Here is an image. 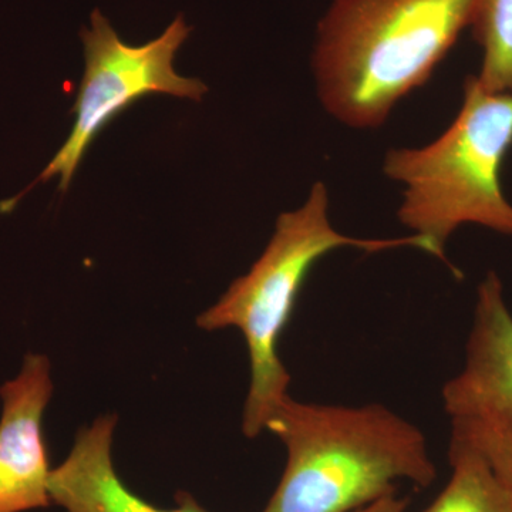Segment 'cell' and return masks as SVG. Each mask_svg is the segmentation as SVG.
<instances>
[{
    "label": "cell",
    "mask_w": 512,
    "mask_h": 512,
    "mask_svg": "<svg viewBox=\"0 0 512 512\" xmlns=\"http://www.w3.org/2000/svg\"><path fill=\"white\" fill-rule=\"evenodd\" d=\"M477 0H333L312 66L320 103L353 128L382 126L470 28Z\"/></svg>",
    "instance_id": "cell-1"
},
{
    "label": "cell",
    "mask_w": 512,
    "mask_h": 512,
    "mask_svg": "<svg viewBox=\"0 0 512 512\" xmlns=\"http://www.w3.org/2000/svg\"><path fill=\"white\" fill-rule=\"evenodd\" d=\"M288 461L262 512H356L396 494L397 481L426 488L437 470L419 427L382 404L296 402L286 396L266 423Z\"/></svg>",
    "instance_id": "cell-2"
},
{
    "label": "cell",
    "mask_w": 512,
    "mask_h": 512,
    "mask_svg": "<svg viewBox=\"0 0 512 512\" xmlns=\"http://www.w3.org/2000/svg\"><path fill=\"white\" fill-rule=\"evenodd\" d=\"M343 247L366 252L413 247L437 258L430 242L419 235L363 239L340 234L329 220L328 190L325 184L316 183L301 208L279 215L268 247L248 274L239 276L220 301L198 316L197 325L202 330L235 328L244 335L251 369L242 420L248 439L265 430L276 407L289 396L291 375L279 357L278 343L299 292L313 265Z\"/></svg>",
    "instance_id": "cell-3"
},
{
    "label": "cell",
    "mask_w": 512,
    "mask_h": 512,
    "mask_svg": "<svg viewBox=\"0 0 512 512\" xmlns=\"http://www.w3.org/2000/svg\"><path fill=\"white\" fill-rule=\"evenodd\" d=\"M511 146L512 94L488 92L470 76L456 120L436 141L386 154L384 174L404 187L397 217L448 266V238L463 225L512 237V204L500 178Z\"/></svg>",
    "instance_id": "cell-4"
},
{
    "label": "cell",
    "mask_w": 512,
    "mask_h": 512,
    "mask_svg": "<svg viewBox=\"0 0 512 512\" xmlns=\"http://www.w3.org/2000/svg\"><path fill=\"white\" fill-rule=\"evenodd\" d=\"M190 32L183 16H178L157 39L131 46L120 39L99 10H94L92 25L80 33L86 69L72 110L76 120L70 136L32 184L0 204L2 210H13L36 185L53 178L59 180V191L69 190L94 138L143 97L168 94L201 101L208 87L201 80L180 76L174 69L175 53Z\"/></svg>",
    "instance_id": "cell-5"
},
{
    "label": "cell",
    "mask_w": 512,
    "mask_h": 512,
    "mask_svg": "<svg viewBox=\"0 0 512 512\" xmlns=\"http://www.w3.org/2000/svg\"><path fill=\"white\" fill-rule=\"evenodd\" d=\"M451 440L476 451L512 487V313L495 272L478 285L466 360L443 387Z\"/></svg>",
    "instance_id": "cell-6"
},
{
    "label": "cell",
    "mask_w": 512,
    "mask_h": 512,
    "mask_svg": "<svg viewBox=\"0 0 512 512\" xmlns=\"http://www.w3.org/2000/svg\"><path fill=\"white\" fill-rule=\"evenodd\" d=\"M53 393L50 362L29 353L15 379L0 387V512H26L52 504L43 416Z\"/></svg>",
    "instance_id": "cell-7"
},
{
    "label": "cell",
    "mask_w": 512,
    "mask_h": 512,
    "mask_svg": "<svg viewBox=\"0 0 512 512\" xmlns=\"http://www.w3.org/2000/svg\"><path fill=\"white\" fill-rule=\"evenodd\" d=\"M116 414H104L77 433L72 451L50 471L52 503L66 512H210L191 494H177V507L164 510L138 497L121 481L113 463Z\"/></svg>",
    "instance_id": "cell-8"
},
{
    "label": "cell",
    "mask_w": 512,
    "mask_h": 512,
    "mask_svg": "<svg viewBox=\"0 0 512 512\" xmlns=\"http://www.w3.org/2000/svg\"><path fill=\"white\" fill-rule=\"evenodd\" d=\"M451 477L423 512H512V487L480 454L450 441Z\"/></svg>",
    "instance_id": "cell-9"
},
{
    "label": "cell",
    "mask_w": 512,
    "mask_h": 512,
    "mask_svg": "<svg viewBox=\"0 0 512 512\" xmlns=\"http://www.w3.org/2000/svg\"><path fill=\"white\" fill-rule=\"evenodd\" d=\"M470 28L483 50L478 83L491 93L512 94V0H477Z\"/></svg>",
    "instance_id": "cell-10"
},
{
    "label": "cell",
    "mask_w": 512,
    "mask_h": 512,
    "mask_svg": "<svg viewBox=\"0 0 512 512\" xmlns=\"http://www.w3.org/2000/svg\"><path fill=\"white\" fill-rule=\"evenodd\" d=\"M407 504L406 498L392 494L356 512H406Z\"/></svg>",
    "instance_id": "cell-11"
}]
</instances>
